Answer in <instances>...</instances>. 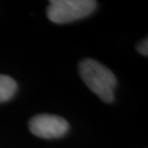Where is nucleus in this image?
<instances>
[{
    "label": "nucleus",
    "mask_w": 148,
    "mask_h": 148,
    "mask_svg": "<svg viewBox=\"0 0 148 148\" xmlns=\"http://www.w3.org/2000/svg\"><path fill=\"white\" fill-rule=\"evenodd\" d=\"M79 74L87 87L106 103L114 100L117 81L109 68L95 59H84L79 64Z\"/></svg>",
    "instance_id": "nucleus-1"
},
{
    "label": "nucleus",
    "mask_w": 148,
    "mask_h": 148,
    "mask_svg": "<svg viewBox=\"0 0 148 148\" xmlns=\"http://www.w3.org/2000/svg\"><path fill=\"white\" fill-rule=\"evenodd\" d=\"M97 5L93 0H51L46 12L52 22L64 24L90 16Z\"/></svg>",
    "instance_id": "nucleus-2"
},
{
    "label": "nucleus",
    "mask_w": 148,
    "mask_h": 148,
    "mask_svg": "<svg viewBox=\"0 0 148 148\" xmlns=\"http://www.w3.org/2000/svg\"><path fill=\"white\" fill-rule=\"evenodd\" d=\"M29 128L37 137L52 139L64 136L68 132L69 124L65 119L57 115L40 114L32 117Z\"/></svg>",
    "instance_id": "nucleus-3"
},
{
    "label": "nucleus",
    "mask_w": 148,
    "mask_h": 148,
    "mask_svg": "<svg viewBox=\"0 0 148 148\" xmlns=\"http://www.w3.org/2000/svg\"><path fill=\"white\" fill-rule=\"evenodd\" d=\"M18 85L9 76L0 75V103L9 101L16 95Z\"/></svg>",
    "instance_id": "nucleus-4"
},
{
    "label": "nucleus",
    "mask_w": 148,
    "mask_h": 148,
    "mask_svg": "<svg viewBox=\"0 0 148 148\" xmlns=\"http://www.w3.org/2000/svg\"><path fill=\"white\" fill-rule=\"evenodd\" d=\"M137 51L139 54H142L144 56H147L148 55V41L147 38L144 40L137 45Z\"/></svg>",
    "instance_id": "nucleus-5"
}]
</instances>
